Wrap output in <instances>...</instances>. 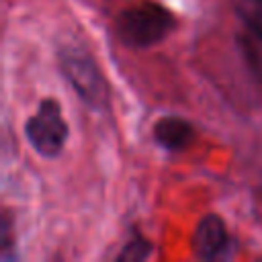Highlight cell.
I'll use <instances>...</instances> for the list:
<instances>
[{
	"label": "cell",
	"mask_w": 262,
	"mask_h": 262,
	"mask_svg": "<svg viewBox=\"0 0 262 262\" xmlns=\"http://www.w3.org/2000/svg\"><path fill=\"white\" fill-rule=\"evenodd\" d=\"M176 18L158 2H139L119 12L115 20L117 37L131 49H147L170 35Z\"/></svg>",
	"instance_id": "1"
},
{
	"label": "cell",
	"mask_w": 262,
	"mask_h": 262,
	"mask_svg": "<svg viewBox=\"0 0 262 262\" xmlns=\"http://www.w3.org/2000/svg\"><path fill=\"white\" fill-rule=\"evenodd\" d=\"M25 135L31 147L43 158H55L61 154L68 139V125L61 117V106L53 98H45L35 115L25 123Z\"/></svg>",
	"instance_id": "3"
},
{
	"label": "cell",
	"mask_w": 262,
	"mask_h": 262,
	"mask_svg": "<svg viewBox=\"0 0 262 262\" xmlns=\"http://www.w3.org/2000/svg\"><path fill=\"white\" fill-rule=\"evenodd\" d=\"M244 49H246V55L250 57L252 66L262 74V37L248 31V37L244 39Z\"/></svg>",
	"instance_id": "8"
},
{
	"label": "cell",
	"mask_w": 262,
	"mask_h": 262,
	"mask_svg": "<svg viewBox=\"0 0 262 262\" xmlns=\"http://www.w3.org/2000/svg\"><path fill=\"white\" fill-rule=\"evenodd\" d=\"M59 70L76 90L80 100H84L90 108L100 111L108 102V86L106 80L94 61V57L80 47H63L59 51Z\"/></svg>",
	"instance_id": "2"
},
{
	"label": "cell",
	"mask_w": 262,
	"mask_h": 262,
	"mask_svg": "<svg viewBox=\"0 0 262 262\" xmlns=\"http://www.w3.org/2000/svg\"><path fill=\"white\" fill-rule=\"evenodd\" d=\"M192 250L201 260H219L233 256V239L227 233V227L219 215L209 213L196 223L192 235Z\"/></svg>",
	"instance_id": "4"
},
{
	"label": "cell",
	"mask_w": 262,
	"mask_h": 262,
	"mask_svg": "<svg viewBox=\"0 0 262 262\" xmlns=\"http://www.w3.org/2000/svg\"><path fill=\"white\" fill-rule=\"evenodd\" d=\"M233 10L250 33L262 37V0H233Z\"/></svg>",
	"instance_id": "6"
},
{
	"label": "cell",
	"mask_w": 262,
	"mask_h": 262,
	"mask_svg": "<svg viewBox=\"0 0 262 262\" xmlns=\"http://www.w3.org/2000/svg\"><path fill=\"white\" fill-rule=\"evenodd\" d=\"M149 252H151V246H149L147 239H143V237H133V239L123 248V252L119 254V260H143V258L149 256Z\"/></svg>",
	"instance_id": "7"
},
{
	"label": "cell",
	"mask_w": 262,
	"mask_h": 262,
	"mask_svg": "<svg viewBox=\"0 0 262 262\" xmlns=\"http://www.w3.org/2000/svg\"><path fill=\"white\" fill-rule=\"evenodd\" d=\"M194 127L176 115H168L162 117L156 125H154V139L168 151H180L186 149L192 141H194Z\"/></svg>",
	"instance_id": "5"
}]
</instances>
